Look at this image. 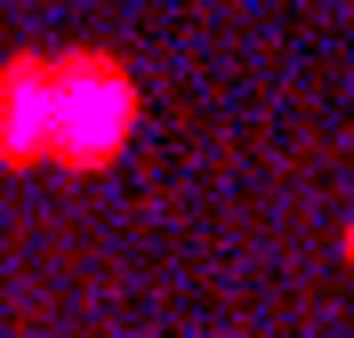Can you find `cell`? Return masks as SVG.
Instances as JSON below:
<instances>
[{"label": "cell", "instance_id": "1", "mask_svg": "<svg viewBox=\"0 0 354 338\" xmlns=\"http://www.w3.org/2000/svg\"><path fill=\"white\" fill-rule=\"evenodd\" d=\"M137 73L113 48H17L0 65V169L97 178L137 137Z\"/></svg>", "mask_w": 354, "mask_h": 338}]
</instances>
